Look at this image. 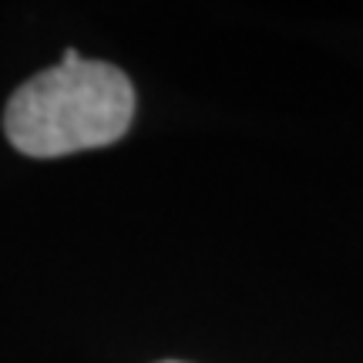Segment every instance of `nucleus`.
Wrapping results in <instances>:
<instances>
[{
    "label": "nucleus",
    "mask_w": 363,
    "mask_h": 363,
    "mask_svg": "<svg viewBox=\"0 0 363 363\" xmlns=\"http://www.w3.org/2000/svg\"><path fill=\"white\" fill-rule=\"evenodd\" d=\"M135 88L121 67L84 61L74 48L13 91L4 111V131L21 155L61 158L104 148L128 131Z\"/></svg>",
    "instance_id": "1"
},
{
    "label": "nucleus",
    "mask_w": 363,
    "mask_h": 363,
    "mask_svg": "<svg viewBox=\"0 0 363 363\" xmlns=\"http://www.w3.org/2000/svg\"><path fill=\"white\" fill-rule=\"evenodd\" d=\"M162 363H179V360H162Z\"/></svg>",
    "instance_id": "2"
}]
</instances>
